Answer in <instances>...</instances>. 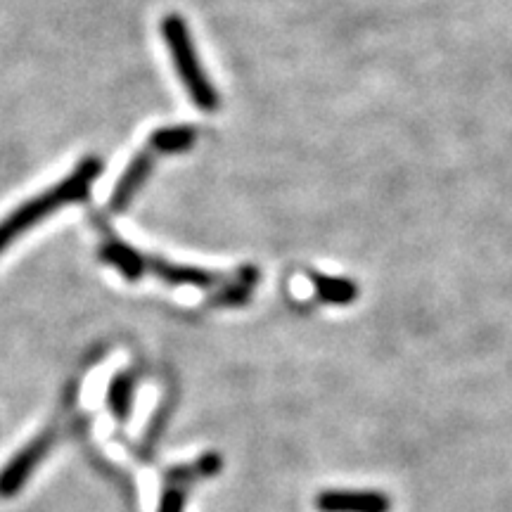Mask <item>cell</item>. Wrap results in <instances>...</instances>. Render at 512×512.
Listing matches in <instances>:
<instances>
[{
    "mask_svg": "<svg viewBox=\"0 0 512 512\" xmlns=\"http://www.w3.org/2000/svg\"><path fill=\"white\" fill-rule=\"evenodd\" d=\"M131 403H133V377L121 373L114 377L107 387V406L114 413V418L119 422L128 420V413H131Z\"/></svg>",
    "mask_w": 512,
    "mask_h": 512,
    "instance_id": "11",
    "label": "cell"
},
{
    "mask_svg": "<svg viewBox=\"0 0 512 512\" xmlns=\"http://www.w3.org/2000/svg\"><path fill=\"white\" fill-rule=\"evenodd\" d=\"M147 268H150L159 280H164V283L169 285H190V287H200V290H207V287H211L216 280H219V275L204 271V268L171 264V261L159 259V256L147 261Z\"/></svg>",
    "mask_w": 512,
    "mask_h": 512,
    "instance_id": "6",
    "label": "cell"
},
{
    "mask_svg": "<svg viewBox=\"0 0 512 512\" xmlns=\"http://www.w3.org/2000/svg\"><path fill=\"white\" fill-rule=\"evenodd\" d=\"M53 432H43L41 437H36L34 441H29L22 451L17 453L15 458L10 460L8 465L0 470V498H12L19 494L24 484L29 482L31 472L36 470V465L46 458V453L53 446Z\"/></svg>",
    "mask_w": 512,
    "mask_h": 512,
    "instance_id": "3",
    "label": "cell"
},
{
    "mask_svg": "<svg viewBox=\"0 0 512 512\" xmlns=\"http://www.w3.org/2000/svg\"><path fill=\"white\" fill-rule=\"evenodd\" d=\"M102 174V162L95 157L83 159L76 169L64 178L62 183L53 185V188L43 192V195L34 197V200L24 202L22 207H17L5 221H0V252H5L8 245L15 238L34 226V223L43 221L46 216L55 214L57 209H62L64 204L83 202L88 197V188L91 183Z\"/></svg>",
    "mask_w": 512,
    "mask_h": 512,
    "instance_id": "1",
    "label": "cell"
},
{
    "mask_svg": "<svg viewBox=\"0 0 512 512\" xmlns=\"http://www.w3.org/2000/svg\"><path fill=\"white\" fill-rule=\"evenodd\" d=\"M221 467H223V460L219 453H204V456L192 465V472H195V477H214L219 475Z\"/></svg>",
    "mask_w": 512,
    "mask_h": 512,
    "instance_id": "13",
    "label": "cell"
},
{
    "mask_svg": "<svg viewBox=\"0 0 512 512\" xmlns=\"http://www.w3.org/2000/svg\"><path fill=\"white\" fill-rule=\"evenodd\" d=\"M318 512H392V501L382 491L330 489L316 496Z\"/></svg>",
    "mask_w": 512,
    "mask_h": 512,
    "instance_id": "4",
    "label": "cell"
},
{
    "mask_svg": "<svg viewBox=\"0 0 512 512\" xmlns=\"http://www.w3.org/2000/svg\"><path fill=\"white\" fill-rule=\"evenodd\" d=\"M100 259L117 268L126 280H140L147 271L145 256L121 240H110L100 247Z\"/></svg>",
    "mask_w": 512,
    "mask_h": 512,
    "instance_id": "7",
    "label": "cell"
},
{
    "mask_svg": "<svg viewBox=\"0 0 512 512\" xmlns=\"http://www.w3.org/2000/svg\"><path fill=\"white\" fill-rule=\"evenodd\" d=\"M162 36L169 48L171 60L176 64V72L181 76L185 91L190 100L200 107L202 112H214L219 107V93L211 86V81L204 74L200 60H197L195 43L188 27H185L181 15H166L162 19Z\"/></svg>",
    "mask_w": 512,
    "mask_h": 512,
    "instance_id": "2",
    "label": "cell"
},
{
    "mask_svg": "<svg viewBox=\"0 0 512 512\" xmlns=\"http://www.w3.org/2000/svg\"><path fill=\"white\" fill-rule=\"evenodd\" d=\"M256 283H259V271H256L254 266H245L233 283L226 285L219 294H216L214 302L219 306H242L249 297H252Z\"/></svg>",
    "mask_w": 512,
    "mask_h": 512,
    "instance_id": "10",
    "label": "cell"
},
{
    "mask_svg": "<svg viewBox=\"0 0 512 512\" xmlns=\"http://www.w3.org/2000/svg\"><path fill=\"white\" fill-rule=\"evenodd\" d=\"M313 287L323 302L335 306H347L358 297V287L347 278H335V275H313Z\"/></svg>",
    "mask_w": 512,
    "mask_h": 512,
    "instance_id": "9",
    "label": "cell"
},
{
    "mask_svg": "<svg viewBox=\"0 0 512 512\" xmlns=\"http://www.w3.org/2000/svg\"><path fill=\"white\" fill-rule=\"evenodd\" d=\"M183 508H185L183 486H178V484L166 486L162 503H159V512H183Z\"/></svg>",
    "mask_w": 512,
    "mask_h": 512,
    "instance_id": "12",
    "label": "cell"
},
{
    "mask_svg": "<svg viewBox=\"0 0 512 512\" xmlns=\"http://www.w3.org/2000/svg\"><path fill=\"white\" fill-rule=\"evenodd\" d=\"M197 140V131L192 126H164L150 136V150L162 155H178L190 150Z\"/></svg>",
    "mask_w": 512,
    "mask_h": 512,
    "instance_id": "8",
    "label": "cell"
},
{
    "mask_svg": "<svg viewBox=\"0 0 512 512\" xmlns=\"http://www.w3.org/2000/svg\"><path fill=\"white\" fill-rule=\"evenodd\" d=\"M152 166H155V152L147 147V150H140L136 157L131 159V164L126 166V171L121 174L117 188L112 192L110 200V209L112 211H124L128 207V202L136 197V192L140 190V185L147 181V176L152 174Z\"/></svg>",
    "mask_w": 512,
    "mask_h": 512,
    "instance_id": "5",
    "label": "cell"
}]
</instances>
